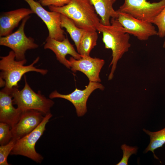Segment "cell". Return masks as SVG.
<instances>
[{"label":"cell","instance_id":"1","mask_svg":"<svg viewBox=\"0 0 165 165\" xmlns=\"http://www.w3.org/2000/svg\"><path fill=\"white\" fill-rule=\"evenodd\" d=\"M110 22L111 24L108 26L100 23L97 28V30L102 34V41L105 48L112 51V59L109 66L112 67L108 77L109 80L113 77L118 61L131 46L129 42L130 34L126 32L117 19L111 18Z\"/></svg>","mask_w":165,"mask_h":165},{"label":"cell","instance_id":"2","mask_svg":"<svg viewBox=\"0 0 165 165\" xmlns=\"http://www.w3.org/2000/svg\"><path fill=\"white\" fill-rule=\"evenodd\" d=\"M50 11H55L72 19L79 28L86 30L97 31L100 23L95 9L90 0H70L62 7L48 6Z\"/></svg>","mask_w":165,"mask_h":165},{"label":"cell","instance_id":"3","mask_svg":"<svg viewBox=\"0 0 165 165\" xmlns=\"http://www.w3.org/2000/svg\"><path fill=\"white\" fill-rule=\"evenodd\" d=\"M0 58V78L6 82L3 89L8 91L11 92L13 88L18 87V82L27 72H35L45 75L48 72L47 69L38 68L34 66L39 60L38 57L31 64L27 66L24 65L27 62L26 59L21 61L16 60L15 54L12 50L7 56Z\"/></svg>","mask_w":165,"mask_h":165},{"label":"cell","instance_id":"4","mask_svg":"<svg viewBox=\"0 0 165 165\" xmlns=\"http://www.w3.org/2000/svg\"><path fill=\"white\" fill-rule=\"evenodd\" d=\"M24 78L25 84L22 89L19 90L18 87H16L11 90L13 104L16 105L17 108L22 111L35 110L44 115L50 113L54 101L42 95L40 91L37 93L35 92L28 83L26 75Z\"/></svg>","mask_w":165,"mask_h":165},{"label":"cell","instance_id":"5","mask_svg":"<svg viewBox=\"0 0 165 165\" xmlns=\"http://www.w3.org/2000/svg\"><path fill=\"white\" fill-rule=\"evenodd\" d=\"M52 116L50 112L46 115L36 128L26 135L16 140L10 155L24 156L37 163H41L43 157L36 152L35 145L46 130V125Z\"/></svg>","mask_w":165,"mask_h":165},{"label":"cell","instance_id":"6","mask_svg":"<svg viewBox=\"0 0 165 165\" xmlns=\"http://www.w3.org/2000/svg\"><path fill=\"white\" fill-rule=\"evenodd\" d=\"M165 6V0L150 3L147 0H124L116 10L140 20L152 23Z\"/></svg>","mask_w":165,"mask_h":165},{"label":"cell","instance_id":"7","mask_svg":"<svg viewBox=\"0 0 165 165\" xmlns=\"http://www.w3.org/2000/svg\"><path fill=\"white\" fill-rule=\"evenodd\" d=\"M30 17V15L28 16L22 20L16 31L7 36L0 37V45L11 49L14 52L16 60L17 61L25 59V53L27 50L35 49L38 47L35 42L34 38L27 37L24 33L25 24Z\"/></svg>","mask_w":165,"mask_h":165},{"label":"cell","instance_id":"8","mask_svg":"<svg viewBox=\"0 0 165 165\" xmlns=\"http://www.w3.org/2000/svg\"><path fill=\"white\" fill-rule=\"evenodd\" d=\"M31 9L45 23L49 31V37L60 41L65 38L64 31L61 24V14L46 10L39 2L34 0H24Z\"/></svg>","mask_w":165,"mask_h":165},{"label":"cell","instance_id":"9","mask_svg":"<svg viewBox=\"0 0 165 165\" xmlns=\"http://www.w3.org/2000/svg\"><path fill=\"white\" fill-rule=\"evenodd\" d=\"M104 88V86L99 82H89L83 90L76 88L73 92L67 94H61L55 90L50 94L49 97L51 99L59 98L69 101L75 107L78 116H82L87 111L86 103L91 94L97 89L103 90Z\"/></svg>","mask_w":165,"mask_h":165},{"label":"cell","instance_id":"10","mask_svg":"<svg viewBox=\"0 0 165 165\" xmlns=\"http://www.w3.org/2000/svg\"><path fill=\"white\" fill-rule=\"evenodd\" d=\"M116 12L118 20L130 35L141 41H145L151 36L158 35L157 31L152 23L139 20L126 13Z\"/></svg>","mask_w":165,"mask_h":165},{"label":"cell","instance_id":"11","mask_svg":"<svg viewBox=\"0 0 165 165\" xmlns=\"http://www.w3.org/2000/svg\"><path fill=\"white\" fill-rule=\"evenodd\" d=\"M69 61L70 68L73 72L79 71L82 72L87 77L89 82H101L99 74L105 63L104 60L93 58L90 56H82L79 60L71 57Z\"/></svg>","mask_w":165,"mask_h":165},{"label":"cell","instance_id":"12","mask_svg":"<svg viewBox=\"0 0 165 165\" xmlns=\"http://www.w3.org/2000/svg\"><path fill=\"white\" fill-rule=\"evenodd\" d=\"M45 116L35 110L22 111L18 122L11 128L13 138L18 140L31 132L41 123Z\"/></svg>","mask_w":165,"mask_h":165},{"label":"cell","instance_id":"13","mask_svg":"<svg viewBox=\"0 0 165 165\" xmlns=\"http://www.w3.org/2000/svg\"><path fill=\"white\" fill-rule=\"evenodd\" d=\"M44 48L53 51L55 54L57 60L68 68H70L71 65L69 60L66 58L67 55H70L77 60L82 58L67 37L62 41H60L48 36L46 39Z\"/></svg>","mask_w":165,"mask_h":165},{"label":"cell","instance_id":"14","mask_svg":"<svg viewBox=\"0 0 165 165\" xmlns=\"http://www.w3.org/2000/svg\"><path fill=\"white\" fill-rule=\"evenodd\" d=\"M34 13L31 9L21 8L4 12L0 17V36H7L12 33L19 22L25 17Z\"/></svg>","mask_w":165,"mask_h":165},{"label":"cell","instance_id":"15","mask_svg":"<svg viewBox=\"0 0 165 165\" xmlns=\"http://www.w3.org/2000/svg\"><path fill=\"white\" fill-rule=\"evenodd\" d=\"M10 92L3 89L0 92V122L9 125L12 128L17 123L22 111L13 106Z\"/></svg>","mask_w":165,"mask_h":165},{"label":"cell","instance_id":"16","mask_svg":"<svg viewBox=\"0 0 165 165\" xmlns=\"http://www.w3.org/2000/svg\"><path fill=\"white\" fill-rule=\"evenodd\" d=\"M97 13L101 17L100 23L105 25H111L110 18L117 19L118 13L113 7L116 0H90Z\"/></svg>","mask_w":165,"mask_h":165},{"label":"cell","instance_id":"17","mask_svg":"<svg viewBox=\"0 0 165 165\" xmlns=\"http://www.w3.org/2000/svg\"><path fill=\"white\" fill-rule=\"evenodd\" d=\"M98 38L96 31L85 30L77 50L78 53L81 56H90L91 51L97 45Z\"/></svg>","mask_w":165,"mask_h":165},{"label":"cell","instance_id":"18","mask_svg":"<svg viewBox=\"0 0 165 165\" xmlns=\"http://www.w3.org/2000/svg\"><path fill=\"white\" fill-rule=\"evenodd\" d=\"M61 24V28H65L69 34L77 50L80 40L85 30L78 27L72 19L62 14Z\"/></svg>","mask_w":165,"mask_h":165},{"label":"cell","instance_id":"19","mask_svg":"<svg viewBox=\"0 0 165 165\" xmlns=\"http://www.w3.org/2000/svg\"><path fill=\"white\" fill-rule=\"evenodd\" d=\"M143 130L149 136L150 139V142L144 152L147 153L148 151H151L153 153L154 158L158 159L155 155L154 151L156 149L162 147L165 143V127L155 132H151L145 129H143Z\"/></svg>","mask_w":165,"mask_h":165},{"label":"cell","instance_id":"20","mask_svg":"<svg viewBox=\"0 0 165 165\" xmlns=\"http://www.w3.org/2000/svg\"><path fill=\"white\" fill-rule=\"evenodd\" d=\"M16 140L12 138L7 144L0 146V165H10L7 162V157L14 148Z\"/></svg>","mask_w":165,"mask_h":165},{"label":"cell","instance_id":"21","mask_svg":"<svg viewBox=\"0 0 165 165\" xmlns=\"http://www.w3.org/2000/svg\"><path fill=\"white\" fill-rule=\"evenodd\" d=\"M158 28V36L162 38L165 36V6L160 13L152 22Z\"/></svg>","mask_w":165,"mask_h":165},{"label":"cell","instance_id":"22","mask_svg":"<svg viewBox=\"0 0 165 165\" xmlns=\"http://www.w3.org/2000/svg\"><path fill=\"white\" fill-rule=\"evenodd\" d=\"M13 138L11 127L7 123H0V145L8 143Z\"/></svg>","mask_w":165,"mask_h":165},{"label":"cell","instance_id":"23","mask_svg":"<svg viewBox=\"0 0 165 165\" xmlns=\"http://www.w3.org/2000/svg\"><path fill=\"white\" fill-rule=\"evenodd\" d=\"M123 150V156L120 161L117 165H127L128 160L130 156L133 154H136L138 148L135 146H130L123 144L121 146Z\"/></svg>","mask_w":165,"mask_h":165},{"label":"cell","instance_id":"24","mask_svg":"<svg viewBox=\"0 0 165 165\" xmlns=\"http://www.w3.org/2000/svg\"><path fill=\"white\" fill-rule=\"evenodd\" d=\"M70 1V0H42L40 2L42 6L62 7L68 4Z\"/></svg>","mask_w":165,"mask_h":165},{"label":"cell","instance_id":"25","mask_svg":"<svg viewBox=\"0 0 165 165\" xmlns=\"http://www.w3.org/2000/svg\"><path fill=\"white\" fill-rule=\"evenodd\" d=\"M163 48H165V39L163 43Z\"/></svg>","mask_w":165,"mask_h":165},{"label":"cell","instance_id":"26","mask_svg":"<svg viewBox=\"0 0 165 165\" xmlns=\"http://www.w3.org/2000/svg\"><path fill=\"white\" fill-rule=\"evenodd\" d=\"M39 1H41L42 0H39Z\"/></svg>","mask_w":165,"mask_h":165}]
</instances>
